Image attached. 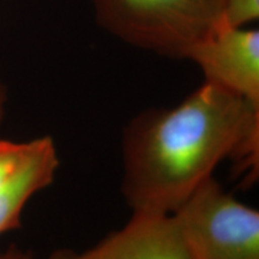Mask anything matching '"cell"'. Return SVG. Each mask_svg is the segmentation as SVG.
<instances>
[{
	"label": "cell",
	"mask_w": 259,
	"mask_h": 259,
	"mask_svg": "<svg viewBox=\"0 0 259 259\" xmlns=\"http://www.w3.org/2000/svg\"><path fill=\"white\" fill-rule=\"evenodd\" d=\"M226 158L258 177L259 105L204 82L180 105L126 126L122 196L132 215L169 216Z\"/></svg>",
	"instance_id": "6da1fadb"
},
{
	"label": "cell",
	"mask_w": 259,
	"mask_h": 259,
	"mask_svg": "<svg viewBox=\"0 0 259 259\" xmlns=\"http://www.w3.org/2000/svg\"><path fill=\"white\" fill-rule=\"evenodd\" d=\"M100 27L163 57L186 59L223 18L227 0H93Z\"/></svg>",
	"instance_id": "7a4b0ae2"
},
{
	"label": "cell",
	"mask_w": 259,
	"mask_h": 259,
	"mask_svg": "<svg viewBox=\"0 0 259 259\" xmlns=\"http://www.w3.org/2000/svg\"><path fill=\"white\" fill-rule=\"evenodd\" d=\"M171 216L192 259H259V211L227 193L213 177Z\"/></svg>",
	"instance_id": "3957f363"
},
{
	"label": "cell",
	"mask_w": 259,
	"mask_h": 259,
	"mask_svg": "<svg viewBox=\"0 0 259 259\" xmlns=\"http://www.w3.org/2000/svg\"><path fill=\"white\" fill-rule=\"evenodd\" d=\"M205 82L259 105V31L221 19L211 34L189 52Z\"/></svg>",
	"instance_id": "277c9868"
},
{
	"label": "cell",
	"mask_w": 259,
	"mask_h": 259,
	"mask_svg": "<svg viewBox=\"0 0 259 259\" xmlns=\"http://www.w3.org/2000/svg\"><path fill=\"white\" fill-rule=\"evenodd\" d=\"M48 259H192L173 216L132 215L121 229L78 252L61 248Z\"/></svg>",
	"instance_id": "5b68a950"
},
{
	"label": "cell",
	"mask_w": 259,
	"mask_h": 259,
	"mask_svg": "<svg viewBox=\"0 0 259 259\" xmlns=\"http://www.w3.org/2000/svg\"><path fill=\"white\" fill-rule=\"evenodd\" d=\"M58 168L59 157L53 139L48 136L32 139L28 158L0 189V235L21 227L28 202L53 184Z\"/></svg>",
	"instance_id": "8992f818"
},
{
	"label": "cell",
	"mask_w": 259,
	"mask_h": 259,
	"mask_svg": "<svg viewBox=\"0 0 259 259\" xmlns=\"http://www.w3.org/2000/svg\"><path fill=\"white\" fill-rule=\"evenodd\" d=\"M31 148L32 139L28 142L0 141V189L17 173Z\"/></svg>",
	"instance_id": "52a82bcc"
},
{
	"label": "cell",
	"mask_w": 259,
	"mask_h": 259,
	"mask_svg": "<svg viewBox=\"0 0 259 259\" xmlns=\"http://www.w3.org/2000/svg\"><path fill=\"white\" fill-rule=\"evenodd\" d=\"M258 17L259 0H227L223 19L233 27H242Z\"/></svg>",
	"instance_id": "ba28073f"
},
{
	"label": "cell",
	"mask_w": 259,
	"mask_h": 259,
	"mask_svg": "<svg viewBox=\"0 0 259 259\" xmlns=\"http://www.w3.org/2000/svg\"><path fill=\"white\" fill-rule=\"evenodd\" d=\"M0 259H35L30 252H27L17 246L11 245L5 250L0 251Z\"/></svg>",
	"instance_id": "9c48e42d"
},
{
	"label": "cell",
	"mask_w": 259,
	"mask_h": 259,
	"mask_svg": "<svg viewBox=\"0 0 259 259\" xmlns=\"http://www.w3.org/2000/svg\"><path fill=\"white\" fill-rule=\"evenodd\" d=\"M5 102H6V94L3 85L0 84V125H2L3 120L5 116Z\"/></svg>",
	"instance_id": "30bf717a"
}]
</instances>
